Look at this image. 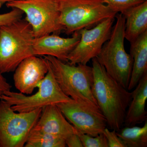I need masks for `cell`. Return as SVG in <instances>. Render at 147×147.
Here are the masks:
<instances>
[{"label":"cell","instance_id":"4fadbf2b","mask_svg":"<svg viewBox=\"0 0 147 147\" xmlns=\"http://www.w3.org/2000/svg\"><path fill=\"white\" fill-rule=\"evenodd\" d=\"M33 130L55 135L65 139L78 131L69 122L56 104H51L42 109L41 115Z\"/></svg>","mask_w":147,"mask_h":147},{"label":"cell","instance_id":"277c9868","mask_svg":"<svg viewBox=\"0 0 147 147\" xmlns=\"http://www.w3.org/2000/svg\"><path fill=\"white\" fill-rule=\"evenodd\" d=\"M60 21L67 35L93 28L117 12L102 0H59Z\"/></svg>","mask_w":147,"mask_h":147},{"label":"cell","instance_id":"52a82bcc","mask_svg":"<svg viewBox=\"0 0 147 147\" xmlns=\"http://www.w3.org/2000/svg\"><path fill=\"white\" fill-rule=\"evenodd\" d=\"M48 65V72L38 87V90L36 93L27 96L10 90L5 92L0 99L8 102L12 109L18 113H28L51 104L72 101L73 99L61 90Z\"/></svg>","mask_w":147,"mask_h":147},{"label":"cell","instance_id":"5b68a950","mask_svg":"<svg viewBox=\"0 0 147 147\" xmlns=\"http://www.w3.org/2000/svg\"><path fill=\"white\" fill-rule=\"evenodd\" d=\"M43 57L65 94L75 101H86L98 105L92 93V67L82 64L71 65L51 56Z\"/></svg>","mask_w":147,"mask_h":147},{"label":"cell","instance_id":"30bf717a","mask_svg":"<svg viewBox=\"0 0 147 147\" xmlns=\"http://www.w3.org/2000/svg\"><path fill=\"white\" fill-rule=\"evenodd\" d=\"M115 18L105 19L95 26L79 30L80 39L69 54L68 63L71 65H87L96 58L102 46L110 38Z\"/></svg>","mask_w":147,"mask_h":147},{"label":"cell","instance_id":"9c48e42d","mask_svg":"<svg viewBox=\"0 0 147 147\" xmlns=\"http://www.w3.org/2000/svg\"><path fill=\"white\" fill-rule=\"evenodd\" d=\"M57 105L66 119L81 133L96 137L103 133L107 127V120L96 104L73 100Z\"/></svg>","mask_w":147,"mask_h":147},{"label":"cell","instance_id":"7402d4cb","mask_svg":"<svg viewBox=\"0 0 147 147\" xmlns=\"http://www.w3.org/2000/svg\"><path fill=\"white\" fill-rule=\"evenodd\" d=\"M108 141V147H126L123 141L118 136L115 129L110 131L107 127L103 132Z\"/></svg>","mask_w":147,"mask_h":147},{"label":"cell","instance_id":"cb8c5ba5","mask_svg":"<svg viewBox=\"0 0 147 147\" xmlns=\"http://www.w3.org/2000/svg\"><path fill=\"white\" fill-rule=\"evenodd\" d=\"M11 86L4 77L3 74L0 72V98L5 92L10 90ZM1 100V99H0Z\"/></svg>","mask_w":147,"mask_h":147},{"label":"cell","instance_id":"7a4b0ae2","mask_svg":"<svg viewBox=\"0 0 147 147\" xmlns=\"http://www.w3.org/2000/svg\"><path fill=\"white\" fill-rule=\"evenodd\" d=\"M115 18L110 38L105 42L96 57L106 72L122 86L127 90L132 71L133 59L125 49V18L118 13Z\"/></svg>","mask_w":147,"mask_h":147},{"label":"cell","instance_id":"e0dca14e","mask_svg":"<svg viewBox=\"0 0 147 147\" xmlns=\"http://www.w3.org/2000/svg\"><path fill=\"white\" fill-rule=\"evenodd\" d=\"M143 127L126 126L117 131L126 147H147V121Z\"/></svg>","mask_w":147,"mask_h":147},{"label":"cell","instance_id":"603a6c76","mask_svg":"<svg viewBox=\"0 0 147 147\" xmlns=\"http://www.w3.org/2000/svg\"><path fill=\"white\" fill-rule=\"evenodd\" d=\"M66 146L69 147H83V144L79 135L74 134L65 139Z\"/></svg>","mask_w":147,"mask_h":147},{"label":"cell","instance_id":"7c38bea8","mask_svg":"<svg viewBox=\"0 0 147 147\" xmlns=\"http://www.w3.org/2000/svg\"><path fill=\"white\" fill-rule=\"evenodd\" d=\"M80 39L79 32L74 33L71 37L64 38L55 34L35 38L33 53L37 56H51L68 62V57Z\"/></svg>","mask_w":147,"mask_h":147},{"label":"cell","instance_id":"8fae6325","mask_svg":"<svg viewBox=\"0 0 147 147\" xmlns=\"http://www.w3.org/2000/svg\"><path fill=\"white\" fill-rule=\"evenodd\" d=\"M13 82L21 93L30 94L38 88L48 71L45 58L33 55L26 58L14 70Z\"/></svg>","mask_w":147,"mask_h":147},{"label":"cell","instance_id":"9a60e30c","mask_svg":"<svg viewBox=\"0 0 147 147\" xmlns=\"http://www.w3.org/2000/svg\"><path fill=\"white\" fill-rule=\"evenodd\" d=\"M122 14L125 18V38L131 43L147 31V0Z\"/></svg>","mask_w":147,"mask_h":147},{"label":"cell","instance_id":"d6986e66","mask_svg":"<svg viewBox=\"0 0 147 147\" xmlns=\"http://www.w3.org/2000/svg\"><path fill=\"white\" fill-rule=\"evenodd\" d=\"M77 134L80 137L84 147H108V141L103 133L96 137L78 131Z\"/></svg>","mask_w":147,"mask_h":147},{"label":"cell","instance_id":"44dd1931","mask_svg":"<svg viewBox=\"0 0 147 147\" xmlns=\"http://www.w3.org/2000/svg\"><path fill=\"white\" fill-rule=\"evenodd\" d=\"M24 12L18 8H12L7 13L0 14V28L7 26L21 19Z\"/></svg>","mask_w":147,"mask_h":147},{"label":"cell","instance_id":"ba28073f","mask_svg":"<svg viewBox=\"0 0 147 147\" xmlns=\"http://www.w3.org/2000/svg\"><path fill=\"white\" fill-rule=\"evenodd\" d=\"M0 100V147H23L38 121L42 109L18 113Z\"/></svg>","mask_w":147,"mask_h":147},{"label":"cell","instance_id":"2e32d148","mask_svg":"<svg viewBox=\"0 0 147 147\" xmlns=\"http://www.w3.org/2000/svg\"><path fill=\"white\" fill-rule=\"evenodd\" d=\"M130 44L129 54L133 59V65L128 91L134 89L147 73V31Z\"/></svg>","mask_w":147,"mask_h":147},{"label":"cell","instance_id":"8992f818","mask_svg":"<svg viewBox=\"0 0 147 147\" xmlns=\"http://www.w3.org/2000/svg\"><path fill=\"white\" fill-rule=\"evenodd\" d=\"M6 5L18 8L25 13V19L30 25L35 38L51 34H59L64 31L60 21L58 1L12 0Z\"/></svg>","mask_w":147,"mask_h":147},{"label":"cell","instance_id":"3957f363","mask_svg":"<svg viewBox=\"0 0 147 147\" xmlns=\"http://www.w3.org/2000/svg\"><path fill=\"white\" fill-rule=\"evenodd\" d=\"M32 30L26 19L0 28V72L14 71L26 58L34 55Z\"/></svg>","mask_w":147,"mask_h":147},{"label":"cell","instance_id":"6da1fadb","mask_svg":"<svg viewBox=\"0 0 147 147\" xmlns=\"http://www.w3.org/2000/svg\"><path fill=\"white\" fill-rule=\"evenodd\" d=\"M92 60L93 94L109 127L118 131L124 123L132 93L112 78L96 58Z\"/></svg>","mask_w":147,"mask_h":147},{"label":"cell","instance_id":"5bb4252c","mask_svg":"<svg viewBox=\"0 0 147 147\" xmlns=\"http://www.w3.org/2000/svg\"><path fill=\"white\" fill-rule=\"evenodd\" d=\"M131 93L132 98L127 110L124 123L126 126H134L147 120L145 108L147 98V73L140 79Z\"/></svg>","mask_w":147,"mask_h":147},{"label":"cell","instance_id":"d4e9b609","mask_svg":"<svg viewBox=\"0 0 147 147\" xmlns=\"http://www.w3.org/2000/svg\"><path fill=\"white\" fill-rule=\"evenodd\" d=\"M12 0H0V8L2 7L3 5L4 4H6V3Z\"/></svg>","mask_w":147,"mask_h":147},{"label":"cell","instance_id":"484cf974","mask_svg":"<svg viewBox=\"0 0 147 147\" xmlns=\"http://www.w3.org/2000/svg\"><path fill=\"white\" fill-rule=\"evenodd\" d=\"M56 1H59V0H56Z\"/></svg>","mask_w":147,"mask_h":147},{"label":"cell","instance_id":"ac0fdd59","mask_svg":"<svg viewBox=\"0 0 147 147\" xmlns=\"http://www.w3.org/2000/svg\"><path fill=\"white\" fill-rule=\"evenodd\" d=\"M65 139L52 134L32 129L24 147H65Z\"/></svg>","mask_w":147,"mask_h":147},{"label":"cell","instance_id":"ffe728a7","mask_svg":"<svg viewBox=\"0 0 147 147\" xmlns=\"http://www.w3.org/2000/svg\"><path fill=\"white\" fill-rule=\"evenodd\" d=\"M111 9L117 13H123L131 7L146 0H102Z\"/></svg>","mask_w":147,"mask_h":147}]
</instances>
